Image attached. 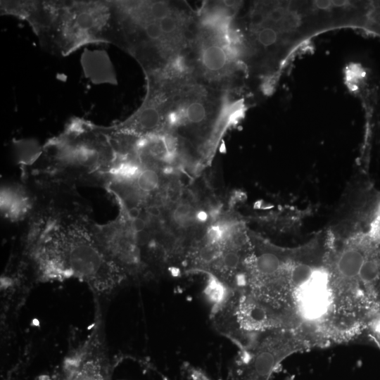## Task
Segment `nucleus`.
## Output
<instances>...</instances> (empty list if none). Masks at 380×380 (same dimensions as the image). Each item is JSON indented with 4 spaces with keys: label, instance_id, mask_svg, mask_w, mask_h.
<instances>
[{
    "label": "nucleus",
    "instance_id": "obj_1",
    "mask_svg": "<svg viewBox=\"0 0 380 380\" xmlns=\"http://www.w3.org/2000/svg\"><path fill=\"white\" fill-rule=\"evenodd\" d=\"M111 1L110 44L132 56L145 75L179 61L195 34L197 11L182 1Z\"/></svg>",
    "mask_w": 380,
    "mask_h": 380
},
{
    "label": "nucleus",
    "instance_id": "obj_2",
    "mask_svg": "<svg viewBox=\"0 0 380 380\" xmlns=\"http://www.w3.org/2000/svg\"><path fill=\"white\" fill-rule=\"evenodd\" d=\"M87 221L30 219L23 241L32 268L42 279L77 278L99 290L126 277L103 253Z\"/></svg>",
    "mask_w": 380,
    "mask_h": 380
},
{
    "label": "nucleus",
    "instance_id": "obj_3",
    "mask_svg": "<svg viewBox=\"0 0 380 380\" xmlns=\"http://www.w3.org/2000/svg\"><path fill=\"white\" fill-rule=\"evenodd\" d=\"M156 75L167 97L165 133L175 137L201 169L213 158L226 129L241 115L242 101H232L230 93L207 86L184 71Z\"/></svg>",
    "mask_w": 380,
    "mask_h": 380
},
{
    "label": "nucleus",
    "instance_id": "obj_4",
    "mask_svg": "<svg viewBox=\"0 0 380 380\" xmlns=\"http://www.w3.org/2000/svg\"><path fill=\"white\" fill-rule=\"evenodd\" d=\"M116 163L104 127L74 118L58 135L42 146L38 158L24 173L47 176L76 186L97 184L103 187Z\"/></svg>",
    "mask_w": 380,
    "mask_h": 380
},
{
    "label": "nucleus",
    "instance_id": "obj_5",
    "mask_svg": "<svg viewBox=\"0 0 380 380\" xmlns=\"http://www.w3.org/2000/svg\"><path fill=\"white\" fill-rule=\"evenodd\" d=\"M111 1H36L26 22L41 46L67 56L89 44H110Z\"/></svg>",
    "mask_w": 380,
    "mask_h": 380
},
{
    "label": "nucleus",
    "instance_id": "obj_6",
    "mask_svg": "<svg viewBox=\"0 0 380 380\" xmlns=\"http://www.w3.org/2000/svg\"><path fill=\"white\" fill-rule=\"evenodd\" d=\"M317 348H324L319 335L308 328L279 329L258 335L240 350L234 370V380H270L272 374L289 356Z\"/></svg>",
    "mask_w": 380,
    "mask_h": 380
},
{
    "label": "nucleus",
    "instance_id": "obj_7",
    "mask_svg": "<svg viewBox=\"0 0 380 380\" xmlns=\"http://www.w3.org/2000/svg\"><path fill=\"white\" fill-rule=\"evenodd\" d=\"M88 225L99 248L125 276L138 275L146 269L144 229L137 230L125 212L119 209L115 219L103 224L91 220Z\"/></svg>",
    "mask_w": 380,
    "mask_h": 380
},
{
    "label": "nucleus",
    "instance_id": "obj_8",
    "mask_svg": "<svg viewBox=\"0 0 380 380\" xmlns=\"http://www.w3.org/2000/svg\"><path fill=\"white\" fill-rule=\"evenodd\" d=\"M22 182L33 198V209L28 220L87 221L91 219V209L79 193L77 186L33 174L22 177Z\"/></svg>",
    "mask_w": 380,
    "mask_h": 380
},
{
    "label": "nucleus",
    "instance_id": "obj_9",
    "mask_svg": "<svg viewBox=\"0 0 380 380\" xmlns=\"http://www.w3.org/2000/svg\"><path fill=\"white\" fill-rule=\"evenodd\" d=\"M146 91L140 106L125 120L108 126L115 132L144 137L165 133L167 97L160 79L146 75Z\"/></svg>",
    "mask_w": 380,
    "mask_h": 380
},
{
    "label": "nucleus",
    "instance_id": "obj_10",
    "mask_svg": "<svg viewBox=\"0 0 380 380\" xmlns=\"http://www.w3.org/2000/svg\"><path fill=\"white\" fill-rule=\"evenodd\" d=\"M1 209L4 217L13 222L27 221L32 212L33 198L27 186L21 184L4 186L1 191Z\"/></svg>",
    "mask_w": 380,
    "mask_h": 380
},
{
    "label": "nucleus",
    "instance_id": "obj_11",
    "mask_svg": "<svg viewBox=\"0 0 380 380\" xmlns=\"http://www.w3.org/2000/svg\"><path fill=\"white\" fill-rule=\"evenodd\" d=\"M81 65L85 77L92 83L117 84L116 74L106 51L84 49Z\"/></svg>",
    "mask_w": 380,
    "mask_h": 380
},
{
    "label": "nucleus",
    "instance_id": "obj_12",
    "mask_svg": "<svg viewBox=\"0 0 380 380\" xmlns=\"http://www.w3.org/2000/svg\"><path fill=\"white\" fill-rule=\"evenodd\" d=\"M170 209V218L178 228L184 229L195 226L198 220L202 221L201 212L195 202L191 200L181 199Z\"/></svg>",
    "mask_w": 380,
    "mask_h": 380
},
{
    "label": "nucleus",
    "instance_id": "obj_13",
    "mask_svg": "<svg viewBox=\"0 0 380 380\" xmlns=\"http://www.w3.org/2000/svg\"><path fill=\"white\" fill-rule=\"evenodd\" d=\"M370 20L374 26L380 27V3L377 2L376 6L371 11Z\"/></svg>",
    "mask_w": 380,
    "mask_h": 380
},
{
    "label": "nucleus",
    "instance_id": "obj_14",
    "mask_svg": "<svg viewBox=\"0 0 380 380\" xmlns=\"http://www.w3.org/2000/svg\"><path fill=\"white\" fill-rule=\"evenodd\" d=\"M315 3L317 7H318L320 9H327L329 8L330 6L331 5V1H325V0L315 1Z\"/></svg>",
    "mask_w": 380,
    "mask_h": 380
},
{
    "label": "nucleus",
    "instance_id": "obj_15",
    "mask_svg": "<svg viewBox=\"0 0 380 380\" xmlns=\"http://www.w3.org/2000/svg\"><path fill=\"white\" fill-rule=\"evenodd\" d=\"M348 1L343 0L331 1V4L336 6H342L347 4Z\"/></svg>",
    "mask_w": 380,
    "mask_h": 380
}]
</instances>
